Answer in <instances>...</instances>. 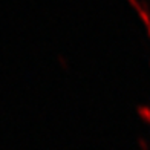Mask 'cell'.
<instances>
[{"instance_id":"7a4b0ae2","label":"cell","mask_w":150,"mask_h":150,"mask_svg":"<svg viewBox=\"0 0 150 150\" xmlns=\"http://www.w3.org/2000/svg\"><path fill=\"white\" fill-rule=\"evenodd\" d=\"M130 2H132V3H133V5H135V8H138V6H139V5H141V3H139V2H138V0H130Z\"/></svg>"},{"instance_id":"3957f363","label":"cell","mask_w":150,"mask_h":150,"mask_svg":"<svg viewBox=\"0 0 150 150\" xmlns=\"http://www.w3.org/2000/svg\"><path fill=\"white\" fill-rule=\"evenodd\" d=\"M149 34H150V26H149Z\"/></svg>"},{"instance_id":"6da1fadb","label":"cell","mask_w":150,"mask_h":150,"mask_svg":"<svg viewBox=\"0 0 150 150\" xmlns=\"http://www.w3.org/2000/svg\"><path fill=\"white\" fill-rule=\"evenodd\" d=\"M136 110L144 118V121H147L150 124V106H136Z\"/></svg>"}]
</instances>
